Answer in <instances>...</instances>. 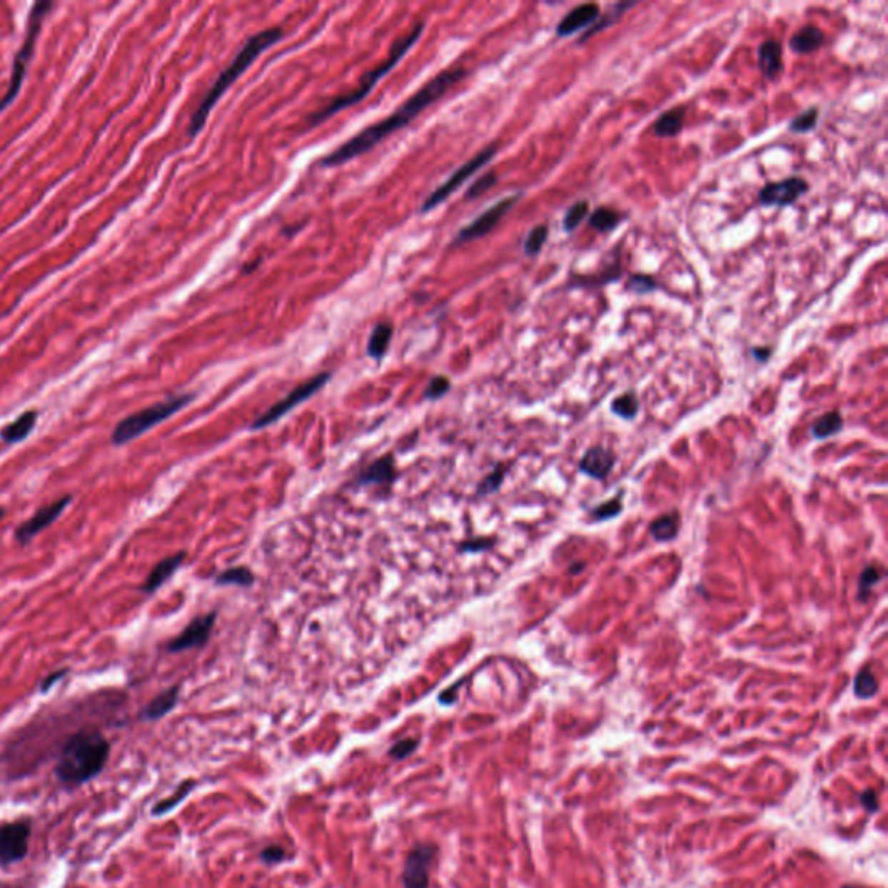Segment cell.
<instances>
[{"label":"cell","instance_id":"27","mask_svg":"<svg viewBox=\"0 0 888 888\" xmlns=\"http://www.w3.org/2000/svg\"><path fill=\"white\" fill-rule=\"evenodd\" d=\"M216 583L221 585V587H226V585H236V587H252L256 583V576L253 572L250 571L248 567L245 566H236V567H229L226 571H222L221 575L216 576Z\"/></svg>","mask_w":888,"mask_h":888},{"label":"cell","instance_id":"3","mask_svg":"<svg viewBox=\"0 0 888 888\" xmlns=\"http://www.w3.org/2000/svg\"><path fill=\"white\" fill-rule=\"evenodd\" d=\"M281 37H283V30H281V28H268V30H262L259 31V34L252 35V37L247 39V42H245L243 47L236 52V56L233 58V61L229 63V66L226 68V70H222V74L217 76L216 82H213L212 87L207 91V94L201 98L200 104H198L195 113H193L191 120H189V125H188L189 137H195L196 134H200L201 128H203L205 123H207L210 111H212V108L219 103V99L224 96V92L228 91V89L231 87L233 84H235L236 80L248 70L250 64L256 61L262 52L268 51L269 47H273L276 42H280Z\"/></svg>","mask_w":888,"mask_h":888},{"label":"cell","instance_id":"26","mask_svg":"<svg viewBox=\"0 0 888 888\" xmlns=\"http://www.w3.org/2000/svg\"><path fill=\"white\" fill-rule=\"evenodd\" d=\"M635 4L637 2H620V4H615V6H612L611 9L607 11V13L599 16V21H597L595 25L590 28V30H587V34L581 35V39L578 40V42L585 44L588 39H592L595 34H599V31L605 30V28L615 25L617 19H620L621 16L627 13L630 7H635Z\"/></svg>","mask_w":888,"mask_h":888},{"label":"cell","instance_id":"30","mask_svg":"<svg viewBox=\"0 0 888 888\" xmlns=\"http://www.w3.org/2000/svg\"><path fill=\"white\" fill-rule=\"evenodd\" d=\"M679 533V518L677 514L661 515L651 524V535L657 542H668L673 540Z\"/></svg>","mask_w":888,"mask_h":888},{"label":"cell","instance_id":"38","mask_svg":"<svg viewBox=\"0 0 888 888\" xmlns=\"http://www.w3.org/2000/svg\"><path fill=\"white\" fill-rule=\"evenodd\" d=\"M879 578H882V571H879L876 566H867L864 571L861 572V578H859V585H857V597L861 600H866L869 597L871 588L878 583Z\"/></svg>","mask_w":888,"mask_h":888},{"label":"cell","instance_id":"29","mask_svg":"<svg viewBox=\"0 0 888 888\" xmlns=\"http://www.w3.org/2000/svg\"><path fill=\"white\" fill-rule=\"evenodd\" d=\"M843 429V418L838 411H829V413L822 415L821 418H817L812 425V434L814 438L817 439H826L831 438V435L838 434L839 430Z\"/></svg>","mask_w":888,"mask_h":888},{"label":"cell","instance_id":"9","mask_svg":"<svg viewBox=\"0 0 888 888\" xmlns=\"http://www.w3.org/2000/svg\"><path fill=\"white\" fill-rule=\"evenodd\" d=\"M31 838L30 819L0 824V866L21 862L28 855Z\"/></svg>","mask_w":888,"mask_h":888},{"label":"cell","instance_id":"16","mask_svg":"<svg viewBox=\"0 0 888 888\" xmlns=\"http://www.w3.org/2000/svg\"><path fill=\"white\" fill-rule=\"evenodd\" d=\"M395 479L394 458L390 455L377 458L361 470L356 478V486H385Z\"/></svg>","mask_w":888,"mask_h":888},{"label":"cell","instance_id":"36","mask_svg":"<svg viewBox=\"0 0 888 888\" xmlns=\"http://www.w3.org/2000/svg\"><path fill=\"white\" fill-rule=\"evenodd\" d=\"M588 207H590V205H588L587 200L576 201L575 205H571L566 212V216H564V221H562L564 229H566V231H575L581 222H583L585 217H587Z\"/></svg>","mask_w":888,"mask_h":888},{"label":"cell","instance_id":"12","mask_svg":"<svg viewBox=\"0 0 888 888\" xmlns=\"http://www.w3.org/2000/svg\"><path fill=\"white\" fill-rule=\"evenodd\" d=\"M520 200V195H514V196H507L503 200H500L498 203H495L493 207H490L486 212H483L478 219H474L470 222L469 226L462 228L458 231V235L455 236L453 241V247L462 243H469V241L479 240V238L486 236L488 233L493 231V229L498 226V222L510 212V208L514 207L515 203Z\"/></svg>","mask_w":888,"mask_h":888},{"label":"cell","instance_id":"4","mask_svg":"<svg viewBox=\"0 0 888 888\" xmlns=\"http://www.w3.org/2000/svg\"><path fill=\"white\" fill-rule=\"evenodd\" d=\"M422 34H423V23H417V25L411 28V30L408 31L406 35H403L401 39L395 40L393 49H390V52H389V56H387V58H385V61H383L382 64H378V66L375 68V70H370L368 74L363 76L361 82H359V86L354 89L353 92H347V94L337 96V98H335L332 103L326 104L325 108H321V110H318L316 113H313V115H311L309 120H308L309 127H318V125L325 122V120L332 118L333 115H337V113H340L342 110H345V108L354 106V104L361 103V101L365 99V98H368L370 92L373 91V87L378 84V80H380L382 76H385L387 74H389V71L393 70L395 64H398L403 58H405L406 52L410 51L411 47L415 46V44H417V40L420 39V35H422Z\"/></svg>","mask_w":888,"mask_h":888},{"label":"cell","instance_id":"2","mask_svg":"<svg viewBox=\"0 0 888 888\" xmlns=\"http://www.w3.org/2000/svg\"><path fill=\"white\" fill-rule=\"evenodd\" d=\"M111 746L98 729H80L71 734L56 762V779L64 788H79L96 779L104 770Z\"/></svg>","mask_w":888,"mask_h":888},{"label":"cell","instance_id":"13","mask_svg":"<svg viewBox=\"0 0 888 888\" xmlns=\"http://www.w3.org/2000/svg\"><path fill=\"white\" fill-rule=\"evenodd\" d=\"M809 191V183L802 177H786L779 183H769L758 193V200L765 207H788Z\"/></svg>","mask_w":888,"mask_h":888},{"label":"cell","instance_id":"20","mask_svg":"<svg viewBox=\"0 0 888 888\" xmlns=\"http://www.w3.org/2000/svg\"><path fill=\"white\" fill-rule=\"evenodd\" d=\"M179 694H181L179 685H173V687L158 694V696L153 697V700L144 706L139 718L146 722H155V720H160V718H163L165 715H168V713L176 708L177 703H179Z\"/></svg>","mask_w":888,"mask_h":888},{"label":"cell","instance_id":"28","mask_svg":"<svg viewBox=\"0 0 888 888\" xmlns=\"http://www.w3.org/2000/svg\"><path fill=\"white\" fill-rule=\"evenodd\" d=\"M620 222H621V213L616 212L615 208H609V207L597 208L595 212L590 216V219H588V224H590L593 229H597L599 233L615 231L617 226H620Z\"/></svg>","mask_w":888,"mask_h":888},{"label":"cell","instance_id":"18","mask_svg":"<svg viewBox=\"0 0 888 888\" xmlns=\"http://www.w3.org/2000/svg\"><path fill=\"white\" fill-rule=\"evenodd\" d=\"M615 465V455L602 446H593L581 458L580 469L593 479H604Z\"/></svg>","mask_w":888,"mask_h":888},{"label":"cell","instance_id":"31","mask_svg":"<svg viewBox=\"0 0 888 888\" xmlns=\"http://www.w3.org/2000/svg\"><path fill=\"white\" fill-rule=\"evenodd\" d=\"M621 278V268L617 264L611 266L605 273L588 274V276H575L572 278V286H600L609 283V281H617Z\"/></svg>","mask_w":888,"mask_h":888},{"label":"cell","instance_id":"48","mask_svg":"<svg viewBox=\"0 0 888 888\" xmlns=\"http://www.w3.org/2000/svg\"><path fill=\"white\" fill-rule=\"evenodd\" d=\"M457 691H458V684H455L453 687L448 689V691H444L441 696H439V701H441L443 705L455 703V701H457Z\"/></svg>","mask_w":888,"mask_h":888},{"label":"cell","instance_id":"46","mask_svg":"<svg viewBox=\"0 0 888 888\" xmlns=\"http://www.w3.org/2000/svg\"><path fill=\"white\" fill-rule=\"evenodd\" d=\"M66 673H68V670H66V668H63V670H58V672L51 673V675H47L46 679L42 680V684H40V691H42V692L51 691V689L54 687V685L58 684V682L61 680L63 677L66 675Z\"/></svg>","mask_w":888,"mask_h":888},{"label":"cell","instance_id":"39","mask_svg":"<svg viewBox=\"0 0 888 888\" xmlns=\"http://www.w3.org/2000/svg\"><path fill=\"white\" fill-rule=\"evenodd\" d=\"M660 288V283L649 274H632L627 281V290L633 293H651Z\"/></svg>","mask_w":888,"mask_h":888},{"label":"cell","instance_id":"50","mask_svg":"<svg viewBox=\"0 0 888 888\" xmlns=\"http://www.w3.org/2000/svg\"><path fill=\"white\" fill-rule=\"evenodd\" d=\"M4 515H6V510H4V508H2V507H0V520H2V519H4Z\"/></svg>","mask_w":888,"mask_h":888},{"label":"cell","instance_id":"1","mask_svg":"<svg viewBox=\"0 0 888 888\" xmlns=\"http://www.w3.org/2000/svg\"><path fill=\"white\" fill-rule=\"evenodd\" d=\"M465 75V68H448V70L441 71L434 79H430L420 91L415 92L410 99L405 101L393 115L380 120V122L370 125V127L363 128L359 134L347 139L344 144L335 148L328 156H325L320 161V165L321 167H338V165L345 163V161L354 160L358 156L368 153L370 149H373L382 141H385L390 134L401 131L408 123L413 122L420 113L425 110V108H429L432 103L441 99Z\"/></svg>","mask_w":888,"mask_h":888},{"label":"cell","instance_id":"41","mask_svg":"<svg viewBox=\"0 0 888 888\" xmlns=\"http://www.w3.org/2000/svg\"><path fill=\"white\" fill-rule=\"evenodd\" d=\"M450 389H451L450 378L441 377V375H439V377H434L429 382V385H427L425 393H423V398L429 399V401H434V399L443 398V395L446 394Z\"/></svg>","mask_w":888,"mask_h":888},{"label":"cell","instance_id":"24","mask_svg":"<svg viewBox=\"0 0 888 888\" xmlns=\"http://www.w3.org/2000/svg\"><path fill=\"white\" fill-rule=\"evenodd\" d=\"M195 786H196L195 779H186V781H183L179 786H177V789L173 791L171 797L163 798V800L155 803V807L151 809V814L155 815V817H160V815L172 812L177 805H181V803L188 798V794L191 793V789L195 788Z\"/></svg>","mask_w":888,"mask_h":888},{"label":"cell","instance_id":"19","mask_svg":"<svg viewBox=\"0 0 888 888\" xmlns=\"http://www.w3.org/2000/svg\"><path fill=\"white\" fill-rule=\"evenodd\" d=\"M758 68L767 80H772L782 70V46L779 40H765L758 47Z\"/></svg>","mask_w":888,"mask_h":888},{"label":"cell","instance_id":"49","mask_svg":"<svg viewBox=\"0 0 888 888\" xmlns=\"http://www.w3.org/2000/svg\"><path fill=\"white\" fill-rule=\"evenodd\" d=\"M770 354H772L770 347H757V349H753V356L760 363H765L770 358Z\"/></svg>","mask_w":888,"mask_h":888},{"label":"cell","instance_id":"37","mask_svg":"<svg viewBox=\"0 0 888 888\" xmlns=\"http://www.w3.org/2000/svg\"><path fill=\"white\" fill-rule=\"evenodd\" d=\"M507 474V467L505 465H496L491 474H488L486 478L483 479V483L478 486V495H491L495 491L500 490V486L503 484V479H505Z\"/></svg>","mask_w":888,"mask_h":888},{"label":"cell","instance_id":"8","mask_svg":"<svg viewBox=\"0 0 888 888\" xmlns=\"http://www.w3.org/2000/svg\"><path fill=\"white\" fill-rule=\"evenodd\" d=\"M330 378H332V373L323 371V373H318L316 377L309 378V380H306L304 383H301V385H297L292 393L286 394L281 401H278L276 405H273L271 408H269L264 415H261V417L252 423V429L259 430V429H264V427L271 425V423L274 422H278V420H280L281 417H285L286 413H290L293 408L302 405V403L308 401L309 398H313L318 390H321Z\"/></svg>","mask_w":888,"mask_h":888},{"label":"cell","instance_id":"15","mask_svg":"<svg viewBox=\"0 0 888 888\" xmlns=\"http://www.w3.org/2000/svg\"><path fill=\"white\" fill-rule=\"evenodd\" d=\"M600 7L597 4H581L576 6L564 16L562 21L557 26V35L559 37H569L580 30H587V26L593 25L599 19Z\"/></svg>","mask_w":888,"mask_h":888},{"label":"cell","instance_id":"17","mask_svg":"<svg viewBox=\"0 0 888 888\" xmlns=\"http://www.w3.org/2000/svg\"><path fill=\"white\" fill-rule=\"evenodd\" d=\"M184 559H186L184 552H179V554H173V555L165 557V559H161L160 562L156 564L151 571H149L148 578L143 583V587H141V590H143L144 593H155L161 585L167 583V581L172 578V575L177 571V569L183 566Z\"/></svg>","mask_w":888,"mask_h":888},{"label":"cell","instance_id":"23","mask_svg":"<svg viewBox=\"0 0 888 888\" xmlns=\"http://www.w3.org/2000/svg\"><path fill=\"white\" fill-rule=\"evenodd\" d=\"M685 120V108L677 106L672 110L665 111L656 122L652 123L654 136L657 137H675L684 127Z\"/></svg>","mask_w":888,"mask_h":888},{"label":"cell","instance_id":"42","mask_svg":"<svg viewBox=\"0 0 888 888\" xmlns=\"http://www.w3.org/2000/svg\"><path fill=\"white\" fill-rule=\"evenodd\" d=\"M620 512H621V498H620V496H617V498L609 500V502L602 503V505L593 508L592 518L597 519V520H605V519L616 518V515L620 514Z\"/></svg>","mask_w":888,"mask_h":888},{"label":"cell","instance_id":"14","mask_svg":"<svg viewBox=\"0 0 888 888\" xmlns=\"http://www.w3.org/2000/svg\"><path fill=\"white\" fill-rule=\"evenodd\" d=\"M217 620V612H207L203 616H198L191 623L186 627L176 639H172L165 645L168 652H184L189 651V649H195V647H201L205 645L210 639V633H212L213 625H216Z\"/></svg>","mask_w":888,"mask_h":888},{"label":"cell","instance_id":"10","mask_svg":"<svg viewBox=\"0 0 888 888\" xmlns=\"http://www.w3.org/2000/svg\"><path fill=\"white\" fill-rule=\"evenodd\" d=\"M434 843H415L406 854L403 867V888H430V867L438 855Z\"/></svg>","mask_w":888,"mask_h":888},{"label":"cell","instance_id":"43","mask_svg":"<svg viewBox=\"0 0 888 888\" xmlns=\"http://www.w3.org/2000/svg\"><path fill=\"white\" fill-rule=\"evenodd\" d=\"M496 179H498V176H496L495 172H490V173H486V176H483L481 179H479L478 183L472 184V188L469 189V191H467V200H472V198L481 196L484 191H488V189H490V188H493V186L496 184Z\"/></svg>","mask_w":888,"mask_h":888},{"label":"cell","instance_id":"34","mask_svg":"<svg viewBox=\"0 0 888 888\" xmlns=\"http://www.w3.org/2000/svg\"><path fill=\"white\" fill-rule=\"evenodd\" d=\"M547 238H548L547 224H540V226H536V228H533L530 231V235H528L526 238V241H524V253L530 257L538 256L540 250H542V247L545 245V241H547Z\"/></svg>","mask_w":888,"mask_h":888},{"label":"cell","instance_id":"7","mask_svg":"<svg viewBox=\"0 0 888 888\" xmlns=\"http://www.w3.org/2000/svg\"><path fill=\"white\" fill-rule=\"evenodd\" d=\"M496 151H498V144H496V143L490 144V146H488V148L481 149V151H479L478 155L472 156V158L467 161V163H463L462 167H460L458 171L453 173V176L448 177V179L444 181L441 186H439V188H435L434 191H432L430 195L427 196V200L423 201L422 208H420V210H422V212H430L432 208H435V207H438V205H441L443 201L446 200L448 196L453 195V193L457 191V189L463 183H465V181H469L470 177L479 171V168H483L484 165L488 163V161L493 160V156L496 155Z\"/></svg>","mask_w":888,"mask_h":888},{"label":"cell","instance_id":"6","mask_svg":"<svg viewBox=\"0 0 888 888\" xmlns=\"http://www.w3.org/2000/svg\"><path fill=\"white\" fill-rule=\"evenodd\" d=\"M54 7L52 2H37L31 9L30 18H28V30H26V37L25 42H23L21 49L18 51L14 58V64H13V75H11L9 80V87H7L6 96H4L2 101H0V111L4 108L9 106L11 103L16 99V96L19 94L23 86V80H25L26 75V68L28 63L31 61V56H34L35 51V44H37V37L40 34V28H42L44 19L46 16L49 14V11Z\"/></svg>","mask_w":888,"mask_h":888},{"label":"cell","instance_id":"51","mask_svg":"<svg viewBox=\"0 0 888 888\" xmlns=\"http://www.w3.org/2000/svg\"><path fill=\"white\" fill-rule=\"evenodd\" d=\"M843 888H859V887H850V885H849V887H843Z\"/></svg>","mask_w":888,"mask_h":888},{"label":"cell","instance_id":"44","mask_svg":"<svg viewBox=\"0 0 888 888\" xmlns=\"http://www.w3.org/2000/svg\"><path fill=\"white\" fill-rule=\"evenodd\" d=\"M285 857H286V852L283 847H280V845H269L261 852V861L264 864H268V866H274V864L283 862Z\"/></svg>","mask_w":888,"mask_h":888},{"label":"cell","instance_id":"11","mask_svg":"<svg viewBox=\"0 0 888 888\" xmlns=\"http://www.w3.org/2000/svg\"><path fill=\"white\" fill-rule=\"evenodd\" d=\"M74 502L70 495H64L61 498H56L54 502L47 503V505L40 507L30 519L25 520L23 524H19L14 531V540L18 542V545H28L35 536L40 535L44 530L52 526L59 518L63 515V512L70 507V503Z\"/></svg>","mask_w":888,"mask_h":888},{"label":"cell","instance_id":"35","mask_svg":"<svg viewBox=\"0 0 888 888\" xmlns=\"http://www.w3.org/2000/svg\"><path fill=\"white\" fill-rule=\"evenodd\" d=\"M817 120L819 110L817 108H810V110L800 113V115L791 120L789 131L794 132V134H805V132L814 131L815 125H817Z\"/></svg>","mask_w":888,"mask_h":888},{"label":"cell","instance_id":"45","mask_svg":"<svg viewBox=\"0 0 888 888\" xmlns=\"http://www.w3.org/2000/svg\"><path fill=\"white\" fill-rule=\"evenodd\" d=\"M493 545V540L490 538H472L467 540V542L460 543V552H465V554H478V552H484L488 548H491Z\"/></svg>","mask_w":888,"mask_h":888},{"label":"cell","instance_id":"5","mask_svg":"<svg viewBox=\"0 0 888 888\" xmlns=\"http://www.w3.org/2000/svg\"><path fill=\"white\" fill-rule=\"evenodd\" d=\"M193 399H195L193 394L171 395L165 401L155 403V405L143 408L141 411L128 415V417L122 418L115 425V429L111 432V443L115 446H123V444L134 441V439L146 434L148 430H151L153 427L158 425V423L173 417L177 411L188 406Z\"/></svg>","mask_w":888,"mask_h":888},{"label":"cell","instance_id":"33","mask_svg":"<svg viewBox=\"0 0 888 888\" xmlns=\"http://www.w3.org/2000/svg\"><path fill=\"white\" fill-rule=\"evenodd\" d=\"M876 691H878V682H876L873 673L867 668L859 672V675L855 677L854 682L855 696L861 697V700H869V697L874 696Z\"/></svg>","mask_w":888,"mask_h":888},{"label":"cell","instance_id":"25","mask_svg":"<svg viewBox=\"0 0 888 888\" xmlns=\"http://www.w3.org/2000/svg\"><path fill=\"white\" fill-rule=\"evenodd\" d=\"M390 338H393V325H389V323H378L373 328V332H371L368 347H366L370 358L378 361V359L385 356L387 347L390 344Z\"/></svg>","mask_w":888,"mask_h":888},{"label":"cell","instance_id":"22","mask_svg":"<svg viewBox=\"0 0 888 888\" xmlns=\"http://www.w3.org/2000/svg\"><path fill=\"white\" fill-rule=\"evenodd\" d=\"M822 42H824V34L817 26L809 25L803 26L791 37L789 47L797 54H810V52L817 51L822 46Z\"/></svg>","mask_w":888,"mask_h":888},{"label":"cell","instance_id":"32","mask_svg":"<svg viewBox=\"0 0 888 888\" xmlns=\"http://www.w3.org/2000/svg\"><path fill=\"white\" fill-rule=\"evenodd\" d=\"M611 410L617 417L632 420L639 413V399H637V395L633 393H625L617 395L615 401H612Z\"/></svg>","mask_w":888,"mask_h":888},{"label":"cell","instance_id":"40","mask_svg":"<svg viewBox=\"0 0 888 888\" xmlns=\"http://www.w3.org/2000/svg\"><path fill=\"white\" fill-rule=\"evenodd\" d=\"M420 741L418 740H411V737H405V740L398 741L395 745H393L389 748V757L394 758V760H405V758L410 757L411 753H415V750L418 748Z\"/></svg>","mask_w":888,"mask_h":888},{"label":"cell","instance_id":"21","mask_svg":"<svg viewBox=\"0 0 888 888\" xmlns=\"http://www.w3.org/2000/svg\"><path fill=\"white\" fill-rule=\"evenodd\" d=\"M37 418L39 413L34 410H28L25 413L19 415L14 422L7 423L0 429V439L7 444H14V443H21L25 441L28 435L31 434L37 425Z\"/></svg>","mask_w":888,"mask_h":888},{"label":"cell","instance_id":"47","mask_svg":"<svg viewBox=\"0 0 888 888\" xmlns=\"http://www.w3.org/2000/svg\"><path fill=\"white\" fill-rule=\"evenodd\" d=\"M861 802L869 812H876L878 810V794H876L874 789H867L866 793H862Z\"/></svg>","mask_w":888,"mask_h":888}]
</instances>
